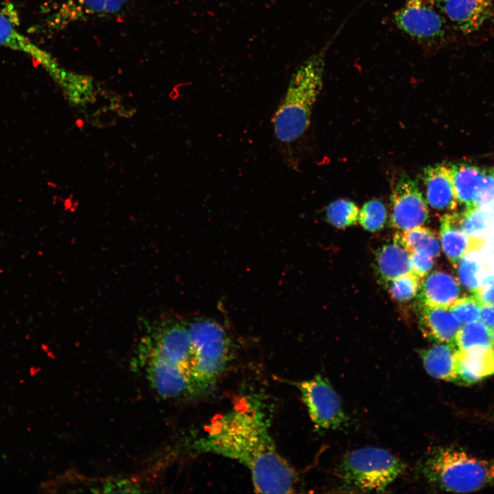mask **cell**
Listing matches in <instances>:
<instances>
[{"label":"cell","mask_w":494,"mask_h":494,"mask_svg":"<svg viewBox=\"0 0 494 494\" xmlns=\"http://www.w3.org/2000/svg\"><path fill=\"white\" fill-rule=\"evenodd\" d=\"M473 295L475 296L482 305H494V284L480 287Z\"/></svg>","instance_id":"32"},{"label":"cell","mask_w":494,"mask_h":494,"mask_svg":"<svg viewBox=\"0 0 494 494\" xmlns=\"http://www.w3.org/2000/svg\"><path fill=\"white\" fill-rule=\"evenodd\" d=\"M480 319L492 332L494 330V305H482L480 307Z\"/></svg>","instance_id":"33"},{"label":"cell","mask_w":494,"mask_h":494,"mask_svg":"<svg viewBox=\"0 0 494 494\" xmlns=\"http://www.w3.org/2000/svg\"><path fill=\"white\" fill-rule=\"evenodd\" d=\"M195 448L242 464L249 470L257 493L293 492L296 473L278 453L266 414L254 405L235 407L216 418Z\"/></svg>","instance_id":"1"},{"label":"cell","mask_w":494,"mask_h":494,"mask_svg":"<svg viewBox=\"0 0 494 494\" xmlns=\"http://www.w3.org/2000/svg\"><path fill=\"white\" fill-rule=\"evenodd\" d=\"M492 349L494 351V330L491 332Z\"/></svg>","instance_id":"36"},{"label":"cell","mask_w":494,"mask_h":494,"mask_svg":"<svg viewBox=\"0 0 494 494\" xmlns=\"http://www.w3.org/2000/svg\"><path fill=\"white\" fill-rule=\"evenodd\" d=\"M395 241L409 253L422 252L435 258L440 252V244L436 234L422 226L397 233Z\"/></svg>","instance_id":"23"},{"label":"cell","mask_w":494,"mask_h":494,"mask_svg":"<svg viewBox=\"0 0 494 494\" xmlns=\"http://www.w3.org/2000/svg\"><path fill=\"white\" fill-rule=\"evenodd\" d=\"M412 272L422 279L432 270L434 257L422 252L410 253Z\"/></svg>","instance_id":"31"},{"label":"cell","mask_w":494,"mask_h":494,"mask_svg":"<svg viewBox=\"0 0 494 494\" xmlns=\"http://www.w3.org/2000/svg\"><path fill=\"white\" fill-rule=\"evenodd\" d=\"M480 249L469 250L460 258L456 267L460 284L472 294L480 287V277L484 268Z\"/></svg>","instance_id":"25"},{"label":"cell","mask_w":494,"mask_h":494,"mask_svg":"<svg viewBox=\"0 0 494 494\" xmlns=\"http://www.w3.org/2000/svg\"><path fill=\"white\" fill-rule=\"evenodd\" d=\"M456 345L436 342L421 352L423 366L432 377L456 382Z\"/></svg>","instance_id":"19"},{"label":"cell","mask_w":494,"mask_h":494,"mask_svg":"<svg viewBox=\"0 0 494 494\" xmlns=\"http://www.w3.org/2000/svg\"><path fill=\"white\" fill-rule=\"evenodd\" d=\"M152 353L178 364L189 373L192 348L187 327L179 323L166 327L159 334Z\"/></svg>","instance_id":"14"},{"label":"cell","mask_w":494,"mask_h":494,"mask_svg":"<svg viewBox=\"0 0 494 494\" xmlns=\"http://www.w3.org/2000/svg\"><path fill=\"white\" fill-rule=\"evenodd\" d=\"M482 305L474 295L458 298L448 308L461 324L477 321Z\"/></svg>","instance_id":"29"},{"label":"cell","mask_w":494,"mask_h":494,"mask_svg":"<svg viewBox=\"0 0 494 494\" xmlns=\"http://www.w3.org/2000/svg\"><path fill=\"white\" fill-rule=\"evenodd\" d=\"M419 323L427 338L454 345H456V338L462 327L449 308L427 305H423Z\"/></svg>","instance_id":"15"},{"label":"cell","mask_w":494,"mask_h":494,"mask_svg":"<svg viewBox=\"0 0 494 494\" xmlns=\"http://www.w3.org/2000/svg\"><path fill=\"white\" fill-rule=\"evenodd\" d=\"M405 471V464L388 451L364 447L348 453L339 467V474L348 486L361 491H384Z\"/></svg>","instance_id":"5"},{"label":"cell","mask_w":494,"mask_h":494,"mask_svg":"<svg viewBox=\"0 0 494 494\" xmlns=\"http://www.w3.org/2000/svg\"><path fill=\"white\" fill-rule=\"evenodd\" d=\"M425 1L427 3H429L430 4L436 7V8H442L443 5L447 0H425Z\"/></svg>","instance_id":"34"},{"label":"cell","mask_w":494,"mask_h":494,"mask_svg":"<svg viewBox=\"0 0 494 494\" xmlns=\"http://www.w3.org/2000/svg\"><path fill=\"white\" fill-rule=\"evenodd\" d=\"M360 210L352 201L339 199L332 202L327 208L328 222L338 228H345L356 224Z\"/></svg>","instance_id":"26"},{"label":"cell","mask_w":494,"mask_h":494,"mask_svg":"<svg viewBox=\"0 0 494 494\" xmlns=\"http://www.w3.org/2000/svg\"><path fill=\"white\" fill-rule=\"evenodd\" d=\"M315 427L336 430L343 426L346 417L340 397L328 380L320 375L296 383Z\"/></svg>","instance_id":"6"},{"label":"cell","mask_w":494,"mask_h":494,"mask_svg":"<svg viewBox=\"0 0 494 494\" xmlns=\"http://www.w3.org/2000/svg\"><path fill=\"white\" fill-rule=\"evenodd\" d=\"M490 208L491 209V210H492L493 212L494 213V202L492 203V204L491 205Z\"/></svg>","instance_id":"37"},{"label":"cell","mask_w":494,"mask_h":494,"mask_svg":"<svg viewBox=\"0 0 494 494\" xmlns=\"http://www.w3.org/2000/svg\"><path fill=\"white\" fill-rule=\"evenodd\" d=\"M187 328L192 348L189 373L198 395L224 371L231 357V342L224 329L210 320H194Z\"/></svg>","instance_id":"4"},{"label":"cell","mask_w":494,"mask_h":494,"mask_svg":"<svg viewBox=\"0 0 494 494\" xmlns=\"http://www.w3.org/2000/svg\"><path fill=\"white\" fill-rule=\"evenodd\" d=\"M129 0H64L49 18L52 30H61L74 22L93 16H109L120 14Z\"/></svg>","instance_id":"10"},{"label":"cell","mask_w":494,"mask_h":494,"mask_svg":"<svg viewBox=\"0 0 494 494\" xmlns=\"http://www.w3.org/2000/svg\"><path fill=\"white\" fill-rule=\"evenodd\" d=\"M19 23V16L12 5H0V47L23 52L43 66L51 55L21 33Z\"/></svg>","instance_id":"12"},{"label":"cell","mask_w":494,"mask_h":494,"mask_svg":"<svg viewBox=\"0 0 494 494\" xmlns=\"http://www.w3.org/2000/svg\"><path fill=\"white\" fill-rule=\"evenodd\" d=\"M460 228L470 237L486 242L489 233L494 228V213L490 207H478L474 205L458 213Z\"/></svg>","instance_id":"22"},{"label":"cell","mask_w":494,"mask_h":494,"mask_svg":"<svg viewBox=\"0 0 494 494\" xmlns=\"http://www.w3.org/2000/svg\"><path fill=\"white\" fill-rule=\"evenodd\" d=\"M386 217L384 204L379 200H371L360 210L358 221L365 230L374 232L383 228Z\"/></svg>","instance_id":"27"},{"label":"cell","mask_w":494,"mask_h":494,"mask_svg":"<svg viewBox=\"0 0 494 494\" xmlns=\"http://www.w3.org/2000/svg\"><path fill=\"white\" fill-rule=\"evenodd\" d=\"M485 243L494 247V228L488 235Z\"/></svg>","instance_id":"35"},{"label":"cell","mask_w":494,"mask_h":494,"mask_svg":"<svg viewBox=\"0 0 494 494\" xmlns=\"http://www.w3.org/2000/svg\"><path fill=\"white\" fill-rule=\"evenodd\" d=\"M451 172L458 202L466 207L473 205L482 183L484 170L474 165L461 163L452 165Z\"/></svg>","instance_id":"21"},{"label":"cell","mask_w":494,"mask_h":494,"mask_svg":"<svg viewBox=\"0 0 494 494\" xmlns=\"http://www.w3.org/2000/svg\"><path fill=\"white\" fill-rule=\"evenodd\" d=\"M326 48L311 56L292 74L272 119L274 137L287 165L294 167L293 148L310 125L322 88Z\"/></svg>","instance_id":"2"},{"label":"cell","mask_w":494,"mask_h":494,"mask_svg":"<svg viewBox=\"0 0 494 494\" xmlns=\"http://www.w3.org/2000/svg\"><path fill=\"white\" fill-rule=\"evenodd\" d=\"M420 298L423 305L449 307L460 294L456 279L446 272L435 271L421 282Z\"/></svg>","instance_id":"17"},{"label":"cell","mask_w":494,"mask_h":494,"mask_svg":"<svg viewBox=\"0 0 494 494\" xmlns=\"http://www.w3.org/2000/svg\"><path fill=\"white\" fill-rule=\"evenodd\" d=\"M420 471L428 483L449 492H473L494 481L493 461L451 447L433 450Z\"/></svg>","instance_id":"3"},{"label":"cell","mask_w":494,"mask_h":494,"mask_svg":"<svg viewBox=\"0 0 494 494\" xmlns=\"http://www.w3.org/2000/svg\"><path fill=\"white\" fill-rule=\"evenodd\" d=\"M441 9L458 30L469 34L493 15L494 0H447Z\"/></svg>","instance_id":"11"},{"label":"cell","mask_w":494,"mask_h":494,"mask_svg":"<svg viewBox=\"0 0 494 494\" xmlns=\"http://www.w3.org/2000/svg\"><path fill=\"white\" fill-rule=\"evenodd\" d=\"M426 202L437 210L452 211L458 201L454 193L451 167L436 165L427 167L423 172Z\"/></svg>","instance_id":"13"},{"label":"cell","mask_w":494,"mask_h":494,"mask_svg":"<svg viewBox=\"0 0 494 494\" xmlns=\"http://www.w3.org/2000/svg\"><path fill=\"white\" fill-rule=\"evenodd\" d=\"M375 263L380 279L386 284L412 272L410 253L395 241L379 248L376 253Z\"/></svg>","instance_id":"20"},{"label":"cell","mask_w":494,"mask_h":494,"mask_svg":"<svg viewBox=\"0 0 494 494\" xmlns=\"http://www.w3.org/2000/svg\"><path fill=\"white\" fill-rule=\"evenodd\" d=\"M456 345L463 351H478L492 348L491 331L481 321L464 324L459 330Z\"/></svg>","instance_id":"24"},{"label":"cell","mask_w":494,"mask_h":494,"mask_svg":"<svg viewBox=\"0 0 494 494\" xmlns=\"http://www.w3.org/2000/svg\"><path fill=\"white\" fill-rule=\"evenodd\" d=\"M390 202V224L402 232L421 226L428 219L426 200L417 182L408 176L401 177L397 183Z\"/></svg>","instance_id":"8"},{"label":"cell","mask_w":494,"mask_h":494,"mask_svg":"<svg viewBox=\"0 0 494 494\" xmlns=\"http://www.w3.org/2000/svg\"><path fill=\"white\" fill-rule=\"evenodd\" d=\"M440 240L443 251L454 268L466 252L473 248L480 249L485 243L470 237L460 228L457 213L443 216Z\"/></svg>","instance_id":"16"},{"label":"cell","mask_w":494,"mask_h":494,"mask_svg":"<svg viewBox=\"0 0 494 494\" xmlns=\"http://www.w3.org/2000/svg\"><path fill=\"white\" fill-rule=\"evenodd\" d=\"M494 202V168L484 170L480 189L473 205L478 207H490Z\"/></svg>","instance_id":"30"},{"label":"cell","mask_w":494,"mask_h":494,"mask_svg":"<svg viewBox=\"0 0 494 494\" xmlns=\"http://www.w3.org/2000/svg\"><path fill=\"white\" fill-rule=\"evenodd\" d=\"M457 381L466 384L476 383L494 374V351H463L457 350L456 356Z\"/></svg>","instance_id":"18"},{"label":"cell","mask_w":494,"mask_h":494,"mask_svg":"<svg viewBox=\"0 0 494 494\" xmlns=\"http://www.w3.org/2000/svg\"><path fill=\"white\" fill-rule=\"evenodd\" d=\"M148 379L164 398L198 395L189 373L178 364L152 353L148 364Z\"/></svg>","instance_id":"9"},{"label":"cell","mask_w":494,"mask_h":494,"mask_svg":"<svg viewBox=\"0 0 494 494\" xmlns=\"http://www.w3.org/2000/svg\"><path fill=\"white\" fill-rule=\"evenodd\" d=\"M394 19L399 30L419 40H434L445 33L443 17L425 0H405Z\"/></svg>","instance_id":"7"},{"label":"cell","mask_w":494,"mask_h":494,"mask_svg":"<svg viewBox=\"0 0 494 494\" xmlns=\"http://www.w3.org/2000/svg\"><path fill=\"white\" fill-rule=\"evenodd\" d=\"M421 279L412 272L400 276L387 283L389 292L396 301H409L419 291Z\"/></svg>","instance_id":"28"}]
</instances>
